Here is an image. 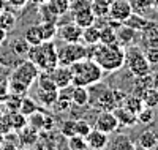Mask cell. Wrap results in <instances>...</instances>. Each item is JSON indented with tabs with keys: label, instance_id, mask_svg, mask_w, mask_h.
<instances>
[{
	"label": "cell",
	"instance_id": "6da1fadb",
	"mask_svg": "<svg viewBox=\"0 0 158 150\" xmlns=\"http://www.w3.org/2000/svg\"><path fill=\"white\" fill-rule=\"evenodd\" d=\"M94 60L98 63V66L103 71H117L125 65V48H122L118 43L112 44H101L98 43V49L95 52Z\"/></svg>",
	"mask_w": 158,
	"mask_h": 150
},
{
	"label": "cell",
	"instance_id": "7a4b0ae2",
	"mask_svg": "<svg viewBox=\"0 0 158 150\" xmlns=\"http://www.w3.org/2000/svg\"><path fill=\"white\" fill-rule=\"evenodd\" d=\"M71 71V85H90L95 84L103 77V70L98 66L95 60L81 59L70 65Z\"/></svg>",
	"mask_w": 158,
	"mask_h": 150
},
{
	"label": "cell",
	"instance_id": "3957f363",
	"mask_svg": "<svg viewBox=\"0 0 158 150\" xmlns=\"http://www.w3.org/2000/svg\"><path fill=\"white\" fill-rule=\"evenodd\" d=\"M27 60L33 62L40 71H51L56 65H59L57 51L52 41H43L41 44L30 46L27 51Z\"/></svg>",
	"mask_w": 158,
	"mask_h": 150
},
{
	"label": "cell",
	"instance_id": "277c9868",
	"mask_svg": "<svg viewBox=\"0 0 158 150\" xmlns=\"http://www.w3.org/2000/svg\"><path fill=\"white\" fill-rule=\"evenodd\" d=\"M87 90H89V104L92 107L100 109V111H112L115 107L112 89L103 84L101 81L87 85Z\"/></svg>",
	"mask_w": 158,
	"mask_h": 150
},
{
	"label": "cell",
	"instance_id": "5b68a950",
	"mask_svg": "<svg viewBox=\"0 0 158 150\" xmlns=\"http://www.w3.org/2000/svg\"><path fill=\"white\" fill-rule=\"evenodd\" d=\"M125 63L128 65V70L135 76H146L150 73V63L147 62L144 52L139 51L136 46H127L125 48Z\"/></svg>",
	"mask_w": 158,
	"mask_h": 150
},
{
	"label": "cell",
	"instance_id": "8992f818",
	"mask_svg": "<svg viewBox=\"0 0 158 150\" xmlns=\"http://www.w3.org/2000/svg\"><path fill=\"white\" fill-rule=\"evenodd\" d=\"M38 74H40L38 66H36L33 62H30V60H25V62H22V63L16 68L15 71H13L10 81H13V82H18V84L24 85V87L30 89L32 84L36 81Z\"/></svg>",
	"mask_w": 158,
	"mask_h": 150
},
{
	"label": "cell",
	"instance_id": "52a82bcc",
	"mask_svg": "<svg viewBox=\"0 0 158 150\" xmlns=\"http://www.w3.org/2000/svg\"><path fill=\"white\" fill-rule=\"evenodd\" d=\"M85 59V46L81 44L79 41L76 43H67L62 49L57 51V60L60 65H67L70 66L71 63Z\"/></svg>",
	"mask_w": 158,
	"mask_h": 150
},
{
	"label": "cell",
	"instance_id": "ba28073f",
	"mask_svg": "<svg viewBox=\"0 0 158 150\" xmlns=\"http://www.w3.org/2000/svg\"><path fill=\"white\" fill-rule=\"evenodd\" d=\"M95 128L103 131V133H114L118 128V122L115 119V115L112 114V111H100L97 120H95Z\"/></svg>",
	"mask_w": 158,
	"mask_h": 150
},
{
	"label": "cell",
	"instance_id": "9c48e42d",
	"mask_svg": "<svg viewBox=\"0 0 158 150\" xmlns=\"http://www.w3.org/2000/svg\"><path fill=\"white\" fill-rule=\"evenodd\" d=\"M131 13H133V8H131V5L128 3V0H111L109 11H108L111 19L123 22Z\"/></svg>",
	"mask_w": 158,
	"mask_h": 150
},
{
	"label": "cell",
	"instance_id": "30bf717a",
	"mask_svg": "<svg viewBox=\"0 0 158 150\" xmlns=\"http://www.w3.org/2000/svg\"><path fill=\"white\" fill-rule=\"evenodd\" d=\"M51 79L54 81V84L57 85V89H63L71 85V71L70 66L67 65H56L51 71H48Z\"/></svg>",
	"mask_w": 158,
	"mask_h": 150
},
{
	"label": "cell",
	"instance_id": "8fae6325",
	"mask_svg": "<svg viewBox=\"0 0 158 150\" xmlns=\"http://www.w3.org/2000/svg\"><path fill=\"white\" fill-rule=\"evenodd\" d=\"M81 35H82V29L74 22L57 27V36H60L65 43H76L81 40Z\"/></svg>",
	"mask_w": 158,
	"mask_h": 150
},
{
	"label": "cell",
	"instance_id": "7c38bea8",
	"mask_svg": "<svg viewBox=\"0 0 158 150\" xmlns=\"http://www.w3.org/2000/svg\"><path fill=\"white\" fill-rule=\"evenodd\" d=\"M85 142H87V148H94V150H101L104 147H108L109 144V134L103 133L97 128H92L90 133L85 136Z\"/></svg>",
	"mask_w": 158,
	"mask_h": 150
},
{
	"label": "cell",
	"instance_id": "4fadbf2b",
	"mask_svg": "<svg viewBox=\"0 0 158 150\" xmlns=\"http://www.w3.org/2000/svg\"><path fill=\"white\" fill-rule=\"evenodd\" d=\"M112 114L115 115V119L118 122V127H135L138 123L136 114L125 109L123 106H115L112 109Z\"/></svg>",
	"mask_w": 158,
	"mask_h": 150
},
{
	"label": "cell",
	"instance_id": "5bb4252c",
	"mask_svg": "<svg viewBox=\"0 0 158 150\" xmlns=\"http://www.w3.org/2000/svg\"><path fill=\"white\" fill-rule=\"evenodd\" d=\"M18 136H19V144L21 147H32L38 142V138H40V131L35 130L33 127L30 125H25L22 130L18 131Z\"/></svg>",
	"mask_w": 158,
	"mask_h": 150
},
{
	"label": "cell",
	"instance_id": "9a60e30c",
	"mask_svg": "<svg viewBox=\"0 0 158 150\" xmlns=\"http://www.w3.org/2000/svg\"><path fill=\"white\" fill-rule=\"evenodd\" d=\"M135 38H136V30L131 29V27H128V25H125V24H122L115 30V41L122 48L130 46L131 43L135 41Z\"/></svg>",
	"mask_w": 158,
	"mask_h": 150
},
{
	"label": "cell",
	"instance_id": "2e32d148",
	"mask_svg": "<svg viewBox=\"0 0 158 150\" xmlns=\"http://www.w3.org/2000/svg\"><path fill=\"white\" fill-rule=\"evenodd\" d=\"M73 21H74V24H77L79 27H81V29H85V27L94 25L97 18H95V15L92 13V10L89 6V8H84V10L73 11Z\"/></svg>",
	"mask_w": 158,
	"mask_h": 150
},
{
	"label": "cell",
	"instance_id": "e0dca14e",
	"mask_svg": "<svg viewBox=\"0 0 158 150\" xmlns=\"http://www.w3.org/2000/svg\"><path fill=\"white\" fill-rule=\"evenodd\" d=\"M71 104L84 107L89 104V90L84 85H73L71 89Z\"/></svg>",
	"mask_w": 158,
	"mask_h": 150
},
{
	"label": "cell",
	"instance_id": "ac0fdd59",
	"mask_svg": "<svg viewBox=\"0 0 158 150\" xmlns=\"http://www.w3.org/2000/svg\"><path fill=\"white\" fill-rule=\"evenodd\" d=\"M158 145V136L150 131V130H146L142 131L139 136H138V142H136V147H141V148H155Z\"/></svg>",
	"mask_w": 158,
	"mask_h": 150
},
{
	"label": "cell",
	"instance_id": "d6986e66",
	"mask_svg": "<svg viewBox=\"0 0 158 150\" xmlns=\"http://www.w3.org/2000/svg\"><path fill=\"white\" fill-rule=\"evenodd\" d=\"M109 5H111V0H92L90 2V10L95 15V18L100 19V18L108 16Z\"/></svg>",
	"mask_w": 158,
	"mask_h": 150
},
{
	"label": "cell",
	"instance_id": "ffe728a7",
	"mask_svg": "<svg viewBox=\"0 0 158 150\" xmlns=\"http://www.w3.org/2000/svg\"><path fill=\"white\" fill-rule=\"evenodd\" d=\"M24 40L27 41L30 46H36L43 43V36H41V30H40V25H30L24 33Z\"/></svg>",
	"mask_w": 158,
	"mask_h": 150
},
{
	"label": "cell",
	"instance_id": "44dd1931",
	"mask_svg": "<svg viewBox=\"0 0 158 150\" xmlns=\"http://www.w3.org/2000/svg\"><path fill=\"white\" fill-rule=\"evenodd\" d=\"M123 24L128 25V27H131V29H135V30H146V29H149V27H150V22L147 19H144V18L135 15V13H131V15L123 21Z\"/></svg>",
	"mask_w": 158,
	"mask_h": 150
},
{
	"label": "cell",
	"instance_id": "7402d4cb",
	"mask_svg": "<svg viewBox=\"0 0 158 150\" xmlns=\"http://www.w3.org/2000/svg\"><path fill=\"white\" fill-rule=\"evenodd\" d=\"M141 100H142L144 106L155 109L158 106V89H155L153 85L149 87V89H146V90L141 93Z\"/></svg>",
	"mask_w": 158,
	"mask_h": 150
},
{
	"label": "cell",
	"instance_id": "603a6c76",
	"mask_svg": "<svg viewBox=\"0 0 158 150\" xmlns=\"http://www.w3.org/2000/svg\"><path fill=\"white\" fill-rule=\"evenodd\" d=\"M40 30H41L43 41H52V38L57 36V24L56 22H49V21H41Z\"/></svg>",
	"mask_w": 158,
	"mask_h": 150
},
{
	"label": "cell",
	"instance_id": "cb8c5ba5",
	"mask_svg": "<svg viewBox=\"0 0 158 150\" xmlns=\"http://www.w3.org/2000/svg\"><path fill=\"white\" fill-rule=\"evenodd\" d=\"M36 82H38V89L40 90H46V92H52V90H59L57 85L54 84V81L51 79L48 71H40L38 77H36Z\"/></svg>",
	"mask_w": 158,
	"mask_h": 150
},
{
	"label": "cell",
	"instance_id": "d4e9b609",
	"mask_svg": "<svg viewBox=\"0 0 158 150\" xmlns=\"http://www.w3.org/2000/svg\"><path fill=\"white\" fill-rule=\"evenodd\" d=\"M81 38L85 41V44H95V43H100V29L97 25H90V27H85L82 29V35Z\"/></svg>",
	"mask_w": 158,
	"mask_h": 150
},
{
	"label": "cell",
	"instance_id": "484cf974",
	"mask_svg": "<svg viewBox=\"0 0 158 150\" xmlns=\"http://www.w3.org/2000/svg\"><path fill=\"white\" fill-rule=\"evenodd\" d=\"M122 106H123L125 109H128V111L138 114L141 109L144 107V103H142L141 97H138V95H130V97L127 95L125 100H123V103H122Z\"/></svg>",
	"mask_w": 158,
	"mask_h": 150
},
{
	"label": "cell",
	"instance_id": "4316f807",
	"mask_svg": "<svg viewBox=\"0 0 158 150\" xmlns=\"http://www.w3.org/2000/svg\"><path fill=\"white\" fill-rule=\"evenodd\" d=\"M15 25H16V16H15V13L3 10L2 13H0V27H2L5 32H10V30L15 29Z\"/></svg>",
	"mask_w": 158,
	"mask_h": 150
},
{
	"label": "cell",
	"instance_id": "83f0119b",
	"mask_svg": "<svg viewBox=\"0 0 158 150\" xmlns=\"http://www.w3.org/2000/svg\"><path fill=\"white\" fill-rule=\"evenodd\" d=\"M24 95H18V93H11L8 92L6 97L3 98V103H5V107L8 112H15V111H19V104H21V100H22Z\"/></svg>",
	"mask_w": 158,
	"mask_h": 150
},
{
	"label": "cell",
	"instance_id": "f1b7e54d",
	"mask_svg": "<svg viewBox=\"0 0 158 150\" xmlns=\"http://www.w3.org/2000/svg\"><path fill=\"white\" fill-rule=\"evenodd\" d=\"M8 114H10V123H11V130L19 131V130H22L25 125H27V115H24L22 112L15 111V112H8Z\"/></svg>",
	"mask_w": 158,
	"mask_h": 150
},
{
	"label": "cell",
	"instance_id": "f546056e",
	"mask_svg": "<svg viewBox=\"0 0 158 150\" xmlns=\"http://www.w3.org/2000/svg\"><path fill=\"white\" fill-rule=\"evenodd\" d=\"M35 111H38V104H36V101L33 100V98H30V97H22V100H21V104H19V112H22L24 115H30V114H33Z\"/></svg>",
	"mask_w": 158,
	"mask_h": 150
},
{
	"label": "cell",
	"instance_id": "4dcf8cb0",
	"mask_svg": "<svg viewBox=\"0 0 158 150\" xmlns=\"http://www.w3.org/2000/svg\"><path fill=\"white\" fill-rule=\"evenodd\" d=\"M36 97L40 98V103H41L44 107H49L52 106V103H54L57 100V90H52V92H46V90H40L36 92Z\"/></svg>",
	"mask_w": 158,
	"mask_h": 150
},
{
	"label": "cell",
	"instance_id": "1f68e13d",
	"mask_svg": "<svg viewBox=\"0 0 158 150\" xmlns=\"http://www.w3.org/2000/svg\"><path fill=\"white\" fill-rule=\"evenodd\" d=\"M40 16H41V21H49V22H56L59 21V15L49 6L48 2L41 3V6H40Z\"/></svg>",
	"mask_w": 158,
	"mask_h": 150
},
{
	"label": "cell",
	"instance_id": "d6a6232c",
	"mask_svg": "<svg viewBox=\"0 0 158 150\" xmlns=\"http://www.w3.org/2000/svg\"><path fill=\"white\" fill-rule=\"evenodd\" d=\"M29 48H30V44L25 41L24 38H18V40H15V41L11 43V51L15 52L16 56H19V57H25V56H27Z\"/></svg>",
	"mask_w": 158,
	"mask_h": 150
},
{
	"label": "cell",
	"instance_id": "836d02e7",
	"mask_svg": "<svg viewBox=\"0 0 158 150\" xmlns=\"http://www.w3.org/2000/svg\"><path fill=\"white\" fill-rule=\"evenodd\" d=\"M136 119H138L139 123H142V125H150L153 122V119H155V112H153L152 107L144 106L141 111L136 114Z\"/></svg>",
	"mask_w": 158,
	"mask_h": 150
},
{
	"label": "cell",
	"instance_id": "e575fe53",
	"mask_svg": "<svg viewBox=\"0 0 158 150\" xmlns=\"http://www.w3.org/2000/svg\"><path fill=\"white\" fill-rule=\"evenodd\" d=\"M100 43L101 44H112L115 41V30L111 29L109 25H104L103 29H100Z\"/></svg>",
	"mask_w": 158,
	"mask_h": 150
},
{
	"label": "cell",
	"instance_id": "d590c367",
	"mask_svg": "<svg viewBox=\"0 0 158 150\" xmlns=\"http://www.w3.org/2000/svg\"><path fill=\"white\" fill-rule=\"evenodd\" d=\"M60 134L63 138H71V136L76 134V120L74 119H68V120H63L62 125H60Z\"/></svg>",
	"mask_w": 158,
	"mask_h": 150
},
{
	"label": "cell",
	"instance_id": "8d00e7d4",
	"mask_svg": "<svg viewBox=\"0 0 158 150\" xmlns=\"http://www.w3.org/2000/svg\"><path fill=\"white\" fill-rule=\"evenodd\" d=\"M43 122H44V114H43V112H40V109L27 117V125L33 127V128L38 130V131H41V130H43Z\"/></svg>",
	"mask_w": 158,
	"mask_h": 150
},
{
	"label": "cell",
	"instance_id": "74e56055",
	"mask_svg": "<svg viewBox=\"0 0 158 150\" xmlns=\"http://www.w3.org/2000/svg\"><path fill=\"white\" fill-rule=\"evenodd\" d=\"M67 147L70 150H85L87 148V142H85V138H82V136H71V138H68V142H67Z\"/></svg>",
	"mask_w": 158,
	"mask_h": 150
},
{
	"label": "cell",
	"instance_id": "f35d334b",
	"mask_svg": "<svg viewBox=\"0 0 158 150\" xmlns=\"http://www.w3.org/2000/svg\"><path fill=\"white\" fill-rule=\"evenodd\" d=\"M48 3L59 16H62L63 13L70 10V0H48Z\"/></svg>",
	"mask_w": 158,
	"mask_h": 150
},
{
	"label": "cell",
	"instance_id": "ab89813d",
	"mask_svg": "<svg viewBox=\"0 0 158 150\" xmlns=\"http://www.w3.org/2000/svg\"><path fill=\"white\" fill-rule=\"evenodd\" d=\"M108 145H111L112 148H122V147H123V148H136V144L131 142L127 136H118L115 142L108 144Z\"/></svg>",
	"mask_w": 158,
	"mask_h": 150
},
{
	"label": "cell",
	"instance_id": "60d3db41",
	"mask_svg": "<svg viewBox=\"0 0 158 150\" xmlns=\"http://www.w3.org/2000/svg\"><path fill=\"white\" fill-rule=\"evenodd\" d=\"M90 130H92V125L89 123V122H85V120H76V134L77 136H82V138H85V136L90 133Z\"/></svg>",
	"mask_w": 158,
	"mask_h": 150
},
{
	"label": "cell",
	"instance_id": "b9f144b4",
	"mask_svg": "<svg viewBox=\"0 0 158 150\" xmlns=\"http://www.w3.org/2000/svg\"><path fill=\"white\" fill-rule=\"evenodd\" d=\"M144 56L149 63H158V46H149Z\"/></svg>",
	"mask_w": 158,
	"mask_h": 150
},
{
	"label": "cell",
	"instance_id": "7bdbcfd3",
	"mask_svg": "<svg viewBox=\"0 0 158 150\" xmlns=\"http://www.w3.org/2000/svg\"><path fill=\"white\" fill-rule=\"evenodd\" d=\"M92 0H70V10L71 11H77V10H84L90 6Z\"/></svg>",
	"mask_w": 158,
	"mask_h": 150
},
{
	"label": "cell",
	"instance_id": "ee69618b",
	"mask_svg": "<svg viewBox=\"0 0 158 150\" xmlns=\"http://www.w3.org/2000/svg\"><path fill=\"white\" fill-rule=\"evenodd\" d=\"M8 131H11V123H10V114L6 112L0 115V133L5 134Z\"/></svg>",
	"mask_w": 158,
	"mask_h": 150
},
{
	"label": "cell",
	"instance_id": "f6af8a7d",
	"mask_svg": "<svg viewBox=\"0 0 158 150\" xmlns=\"http://www.w3.org/2000/svg\"><path fill=\"white\" fill-rule=\"evenodd\" d=\"M144 41L149 46H158V29H152L149 32V35L144 38Z\"/></svg>",
	"mask_w": 158,
	"mask_h": 150
},
{
	"label": "cell",
	"instance_id": "bcb514c9",
	"mask_svg": "<svg viewBox=\"0 0 158 150\" xmlns=\"http://www.w3.org/2000/svg\"><path fill=\"white\" fill-rule=\"evenodd\" d=\"M43 130H44V131H51V130H54V119H52V115H48V114H44Z\"/></svg>",
	"mask_w": 158,
	"mask_h": 150
},
{
	"label": "cell",
	"instance_id": "7dc6e473",
	"mask_svg": "<svg viewBox=\"0 0 158 150\" xmlns=\"http://www.w3.org/2000/svg\"><path fill=\"white\" fill-rule=\"evenodd\" d=\"M6 2H8L11 6H15V8H22V6L27 5L29 0H6Z\"/></svg>",
	"mask_w": 158,
	"mask_h": 150
},
{
	"label": "cell",
	"instance_id": "c3c4849f",
	"mask_svg": "<svg viewBox=\"0 0 158 150\" xmlns=\"http://www.w3.org/2000/svg\"><path fill=\"white\" fill-rule=\"evenodd\" d=\"M152 85H153L155 89H158V71L152 74Z\"/></svg>",
	"mask_w": 158,
	"mask_h": 150
},
{
	"label": "cell",
	"instance_id": "681fc988",
	"mask_svg": "<svg viewBox=\"0 0 158 150\" xmlns=\"http://www.w3.org/2000/svg\"><path fill=\"white\" fill-rule=\"evenodd\" d=\"M6 33H8V32H5V30L2 29V27H0V44H2V43L5 41V38H6Z\"/></svg>",
	"mask_w": 158,
	"mask_h": 150
},
{
	"label": "cell",
	"instance_id": "f907efd6",
	"mask_svg": "<svg viewBox=\"0 0 158 150\" xmlns=\"http://www.w3.org/2000/svg\"><path fill=\"white\" fill-rule=\"evenodd\" d=\"M5 10V0H0V13Z\"/></svg>",
	"mask_w": 158,
	"mask_h": 150
},
{
	"label": "cell",
	"instance_id": "816d5d0a",
	"mask_svg": "<svg viewBox=\"0 0 158 150\" xmlns=\"http://www.w3.org/2000/svg\"><path fill=\"white\" fill-rule=\"evenodd\" d=\"M33 2H40V3H44V2H48V0H33Z\"/></svg>",
	"mask_w": 158,
	"mask_h": 150
},
{
	"label": "cell",
	"instance_id": "f5cc1de1",
	"mask_svg": "<svg viewBox=\"0 0 158 150\" xmlns=\"http://www.w3.org/2000/svg\"><path fill=\"white\" fill-rule=\"evenodd\" d=\"M2 141H3V134L0 133V144H2Z\"/></svg>",
	"mask_w": 158,
	"mask_h": 150
}]
</instances>
